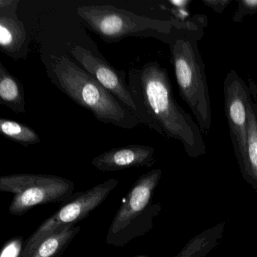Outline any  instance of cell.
<instances>
[{
    "mask_svg": "<svg viewBox=\"0 0 257 257\" xmlns=\"http://www.w3.org/2000/svg\"><path fill=\"white\" fill-rule=\"evenodd\" d=\"M246 147L239 169L243 180L257 193V102L255 98L248 109Z\"/></svg>",
    "mask_w": 257,
    "mask_h": 257,
    "instance_id": "cell-12",
    "label": "cell"
},
{
    "mask_svg": "<svg viewBox=\"0 0 257 257\" xmlns=\"http://www.w3.org/2000/svg\"><path fill=\"white\" fill-rule=\"evenodd\" d=\"M257 13V0H239L237 8L232 17L234 23H240L246 16Z\"/></svg>",
    "mask_w": 257,
    "mask_h": 257,
    "instance_id": "cell-17",
    "label": "cell"
},
{
    "mask_svg": "<svg viewBox=\"0 0 257 257\" xmlns=\"http://www.w3.org/2000/svg\"><path fill=\"white\" fill-rule=\"evenodd\" d=\"M225 222L204 230L192 237L177 255L174 257H204L219 244L223 236Z\"/></svg>",
    "mask_w": 257,
    "mask_h": 257,
    "instance_id": "cell-15",
    "label": "cell"
},
{
    "mask_svg": "<svg viewBox=\"0 0 257 257\" xmlns=\"http://www.w3.org/2000/svg\"><path fill=\"white\" fill-rule=\"evenodd\" d=\"M207 25L206 16H193L176 30L168 44L180 97L189 106L202 134L206 135L211 128V103L198 42L203 38Z\"/></svg>",
    "mask_w": 257,
    "mask_h": 257,
    "instance_id": "cell-2",
    "label": "cell"
},
{
    "mask_svg": "<svg viewBox=\"0 0 257 257\" xmlns=\"http://www.w3.org/2000/svg\"><path fill=\"white\" fill-rule=\"evenodd\" d=\"M76 13L87 28L106 43H118L127 37H153L169 44L176 30L186 22L175 18L150 19L110 5L81 7Z\"/></svg>",
    "mask_w": 257,
    "mask_h": 257,
    "instance_id": "cell-4",
    "label": "cell"
},
{
    "mask_svg": "<svg viewBox=\"0 0 257 257\" xmlns=\"http://www.w3.org/2000/svg\"><path fill=\"white\" fill-rule=\"evenodd\" d=\"M134 257H149L148 255H135V256Z\"/></svg>",
    "mask_w": 257,
    "mask_h": 257,
    "instance_id": "cell-21",
    "label": "cell"
},
{
    "mask_svg": "<svg viewBox=\"0 0 257 257\" xmlns=\"http://www.w3.org/2000/svg\"><path fill=\"white\" fill-rule=\"evenodd\" d=\"M48 76L52 83L79 106L89 110L97 121L124 129L141 124L135 115L70 58H49Z\"/></svg>",
    "mask_w": 257,
    "mask_h": 257,
    "instance_id": "cell-3",
    "label": "cell"
},
{
    "mask_svg": "<svg viewBox=\"0 0 257 257\" xmlns=\"http://www.w3.org/2000/svg\"><path fill=\"white\" fill-rule=\"evenodd\" d=\"M155 150L150 146L132 145L108 150L91 161L93 166L103 172H115L132 168L153 166Z\"/></svg>",
    "mask_w": 257,
    "mask_h": 257,
    "instance_id": "cell-11",
    "label": "cell"
},
{
    "mask_svg": "<svg viewBox=\"0 0 257 257\" xmlns=\"http://www.w3.org/2000/svg\"><path fill=\"white\" fill-rule=\"evenodd\" d=\"M203 4L213 10L215 13H222L231 4V0H202Z\"/></svg>",
    "mask_w": 257,
    "mask_h": 257,
    "instance_id": "cell-19",
    "label": "cell"
},
{
    "mask_svg": "<svg viewBox=\"0 0 257 257\" xmlns=\"http://www.w3.org/2000/svg\"><path fill=\"white\" fill-rule=\"evenodd\" d=\"M19 0H0V50L14 60L25 58L28 51L25 24L16 15Z\"/></svg>",
    "mask_w": 257,
    "mask_h": 257,
    "instance_id": "cell-10",
    "label": "cell"
},
{
    "mask_svg": "<svg viewBox=\"0 0 257 257\" xmlns=\"http://www.w3.org/2000/svg\"><path fill=\"white\" fill-rule=\"evenodd\" d=\"M0 104L17 114H25V90L21 81L0 63Z\"/></svg>",
    "mask_w": 257,
    "mask_h": 257,
    "instance_id": "cell-14",
    "label": "cell"
},
{
    "mask_svg": "<svg viewBox=\"0 0 257 257\" xmlns=\"http://www.w3.org/2000/svg\"><path fill=\"white\" fill-rule=\"evenodd\" d=\"M0 132L5 138L24 147L36 145L41 142L38 134L32 127L8 118H0Z\"/></svg>",
    "mask_w": 257,
    "mask_h": 257,
    "instance_id": "cell-16",
    "label": "cell"
},
{
    "mask_svg": "<svg viewBox=\"0 0 257 257\" xmlns=\"http://www.w3.org/2000/svg\"><path fill=\"white\" fill-rule=\"evenodd\" d=\"M127 78L141 124L180 141L189 157L204 156L207 148L202 132L176 100L166 69L158 61H149L141 68H131Z\"/></svg>",
    "mask_w": 257,
    "mask_h": 257,
    "instance_id": "cell-1",
    "label": "cell"
},
{
    "mask_svg": "<svg viewBox=\"0 0 257 257\" xmlns=\"http://www.w3.org/2000/svg\"><path fill=\"white\" fill-rule=\"evenodd\" d=\"M24 243V238L21 236L12 237L4 243L0 257H20Z\"/></svg>",
    "mask_w": 257,
    "mask_h": 257,
    "instance_id": "cell-18",
    "label": "cell"
},
{
    "mask_svg": "<svg viewBox=\"0 0 257 257\" xmlns=\"http://www.w3.org/2000/svg\"><path fill=\"white\" fill-rule=\"evenodd\" d=\"M168 4L172 6L174 8L185 9L188 7L189 4H191V1H189V0H184V1H168Z\"/></svg>",
    "mask_w": 257,
    "mask_h": 257,
    "instance_id": "cell-20",
    "label": "cell"
},
{
    "mask_svg": "<svg viewBox=\"0 0 257 257\" xmlns=\"http://www.w3.org/2000/svg\"><path fill=\"white\" fill-rule=\"evenodd\" d=\"M235 70L227 73L223 82L224 107L237 164L243 160L246 147L248 109L255 93Z\"/></svg>",
    "mask_w": 257,
    "mask_h": 257,
    "instance_id": "cell-8",
    "label": "cell"
},
{
    "mask_svg": "<svg viewBox=\"0 0 257 257\" xmlns=\"http://www.w3.org/2000/svg\"><path fill=\"white\" fill-rule=\"evenodd\" d=\"M162 176V170L153 169L143 174L134 183L108 230L107 244L118 247L126 246L153 229L154 218L162 210L159 203H152Z\"/></svg>",
    "mask_w": 257,
    "mask_h": 257,
    "instance_id": "cell-5",
    "label": "cell"
},
{
    "mask_svg": "<svg viewBox=\"0 0 257 257\" xmlns=\"http://www.w3.org/2000/svg\"><path fill=\"white\" fill-rule=\"evenodd\" d=\"M118 180L109 179L91 189L78 192L76 196L45 220L24 243L20 257H27L45 237L89 216L118 186Z\"/></svg>",
    "mask_w": 257,
    "mask_h": 257,
    "instance_id": "cell-7",
    "label": "cell"
},
{
    "mask_svg": "<svg viewBox=\"0 0 257 257\" xmlns=\"http://www.w3.org/2000/svg\"><path fill=\"white\" fill-rule=\"evenodd\" d=\"M72 180L50 174H15L0 177V191L14 195L10 212L22 216L39 205L71 201L77 192Z\"/></svg>",
    "mask_w": 257,
    "mask_h": 257,
    "instance_id": "cell-6",
    "label": "cell"
},
{
    "mask_svg": "<svg viewBox=\"0 0 257 257\" xmlns=\"http://www.w3.org/2000/svg\"><path fill=\"white\" fill-rule=\"evenodd\" d=\"M80 229L79 225L72 224L58 230L45 237L27 257H61Z\"/></svg>",
    "mask_w": 257,
    "mask_h": 257,
    "instance_id": "cell-13",
    "label": "cell"
},
{
    "mask_svg": "<svg viewBox=\"0 0 257 257\" xmlns=\"http://www.w3.org/2000/svg\"><path fill=\"white\" fill-rule=\"evenodd\" d=\"M70 54L85 71L112 93L139 120V112L126 82L125 73L115 70L106 61L82 46H72Z\"/></svg>",
    "mask_w": 257,
    "mask_h": 257,
    "instance_id": "cell-9",
    "label": "cell"
}]
</instances>
